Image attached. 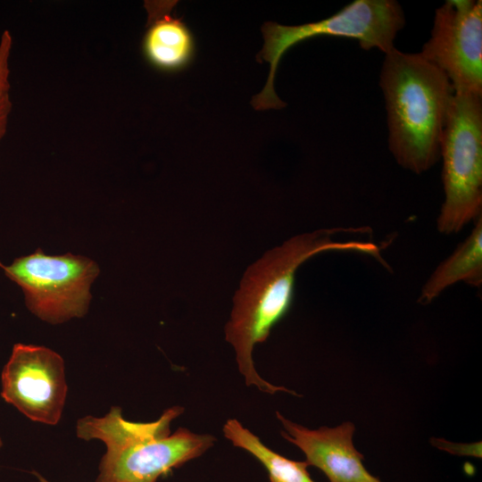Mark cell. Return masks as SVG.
<instances>
[{
  "label": "cell",
  "mask_w": 482,
  "mask_h": 482,
  "mask_svg": "<svg viewBox=\"0 0 482 482\" xmlns=\"http://www.w3.org/2000/svg\"><path fill=\"white\" fill-rule=\"evenodd\" d=\"M353 229H324L295 236L281 245L266 252L249 266L233 297L230 319L225 326V337L234 348L236 361L245 385L273 395L286 392L260 376L253 360L257 344L266 341L272 328L288 312L293 298L295 272L307 260L325 252H355L384 263L380 247L373 242L340 241L336 236Z\"/></svg>",
  "instance_id": "obj_1"
},
{
  "label": "cell",
  "mask_w": 482,
  "mask_h": 482,
  "mask_svg": "<svg viewBox=\"0 0 482 482\" xmlns=\"http://www.w3.org/2000/svg\"><path fill=\"white\" fill-rule=\"evenodd\" d=\"M282 436L297 446L309 466L320 469L330 482H381L362 463L363 455L354 447V425L345 421L337 427L310 429L276 412Z\"/></svg>",
  "instance_id": "obj_9"
},
{
  "label": "cell",
  "mask_w": 482,
  "mask_h": 482,
  "mask_svg": "<svg viewBox=\"0 0 482 482\" xmlns=\"http://www.w3.org/2000/svg\"><path fill=\"white\" fill-rule=\"evenodd\" d=\"M2 445H3V441H2V439L0 437V448L2 447Z\"/></svg>",
  "instance_id": "obj_16"
},
{
  "label": "cell",
  "mask_w": 482,
  "mask_h": 482,
  "mask_svg": "<svg viewBox=\"0 0 482 482\" xmlns=\"http://www.w3.org/2000/svg\"><path fill=\"white\" fill-rule=\"evenodd\" d=\"M1 396L32 421L56 425L68 386L64 361L42 345L17 343L3 368Z\"/></svg>",
  "instance_id": "obj_8"
},
{
  "label": "cell",
  "mask_w": 482,
  "mask_h": 482,
  "mask_svg": "<svg viewBox=\"0 0 482 482\" xmlns=\"http://www.w3.org/2000/svg\"><path fill=\"white\" fill-rule=\"evenodd\" d=\"M35 475L37 477V482H50L49 480H47L46 478H45L38 473H35Z\"/></svg>",
  "instance_id": "obj_15"
},
{
  "label": "cell",
  "mask_w": 482,
  "mask_h": 482,
  "mask_svg": "<svg viewBox=\"0 0 482 482\" xmlns=\"http://www.w3.org/2000/svg\"><path fill=\"white\" fill-rule=\"evenodd\" d=\"M178 1H146V30L141 50L146 62L154 70L174 73L187 68L195 59V39L182 20L171 13Z\"/></svg>",
  "instance_id": "obj_10"
},
{
  "label": "cell",
  "mask_w": 482,
  "mask_h": 482,
  "mask_svg": "<svg viewBox=\"0 0 482 482\" xmlns=\"http://www.w3.org/2000/svg\"><path fill=\"white\" fill-rule=\"evenodd\" d=\"M404 25L403 11L395 0H354L326 19L296 26L265 22L262 27L264 43L256 59L267 62L270 72L263 89L252 99L253 107L266 111L286 106L273 82L281 57L295 45L318 36H332L355 39L364 50L377 48L386 54L395 48V37Z\"/></svg>",
  "instance_id": "obj_4"
},
{
  "label": "cell",
  "mask_w": 482,
  "mask_h": 482,
  "mask_svg": "<svg viewBox=\"0 0 482 482\" xmlns=\"http://www.w3.org/2000/svg\"><path fill=\"white\" fill-rule=\"evenodd\" d=\"M0 267L21 287L28 310L54 325L87 313L91 287L100 273L98 264L88 257L49 255L39 248Z\"/></svg>",
  "instance_id": "obj_6"
},
{
  "label": "cell",
  "mask_w": 482,
  "mask_h": 482,
  "mask_svg": "<svg viewBox=\"0 0 482 482\" xmlns=\"http://www.w3.org/2000/svg\"><path fill=\"white\" fill-rule=\"evenodd\" d=\"M184 410L174 405L156 420L134 422L123 418L120 407L112 406L104 417L79 419L77 436L98 439L106 446L96 482H157L172 469L206 453L216 442L212 435L182 427L170 432L171 422Z\"/></svg>",
  "instance_id": "obj_3"
},
{
  "label": "cell",
  "mask_w": 482,
  "mask_h": 482,
  "mask_svg": "<svg viewBox=\"0 0 482 482\" xmlns=\"http://www.w3.org/2000/svg\"><path fill=\"white\" fill-rule=\"evenodd\" d=\"M445 201L437 229L459 232L482 212V94L454 91L440 140Z\"/></svg>",
  "instance_id": "obj_5"
},
{
  "label": "cell",
  "mask_w": 482,
  "mask_h": 482,
  "mask_svg": "<svg viewBox=\"0 0 482 482\" xmlns=\"http://www.w3.org/2000/svg\"><path fill=\"white\" fill-rule=\"evenodd\" d=\"M12 48V37L4 30L0 37V93L10 92V56Z\"/></svg>",
  "instance_id": "obj_13"
},
{
  "label": "cell",
  "mask_w": 482,
  "mask_h": 482,
  "mask_svg": "<svg viewBox=\"0 0 482 482\" xmlns=\"http://www.w3.org/2000/svg\"><path fill=\"white\" fill-rule=\"evenodd\" d=\"M12 108L10 92L0 93V141L6 133Z\"/></svg>",
  "instance_id": "obj_14"
},
{
  "label": "cell",
  "mask_w": 482,
  "mask_h": 482,
  "mask_svg": "<svg viewBox=\"0 0 482 482\" xmlns=\"http://www.w3.org/2000/svg\"><path fill=\"white\" fill-rule=\"evenodd\" d=\"M420 54L447 76L453 91L482 94V1H445Z\"/></svg>",
  "instance_id": "obj_7"
},
{
  "label": "cell",
  "mask_w": 482,
  "mask_h": 482,
  "mask_svg": "<svg viewBox=\"0 0 482 482\" xmlns=\"http://www.w3.org/2000/svg\"><path fill=\"white\" fill-rule=\"evenodd\" d=\"M222 431L234 446L246 451L262 463L270 482H315L306 461H293L274 452L237 419L227 420Z\"/></svg>",
  "instance_id": "obj_12"
},
{
  "label": "cell",
  "mask_w": 482,
  "mask_h": 482,
  "mask_svg": "<svg viewBox=\"0 0 482 482\" xmlns=\"http://www.w3.org/2000/svg\"><path fill=\"white\" fill-rule=\"evenodd\" d=\"M473 287L482 283V216L454 253L443 262L432 273L421 289L420 302L428 303L444 290L457 282Z\"/></svg>",
  "instance_id": "obj_11"
},
{
  "label": "cell",
  "mask_w": 482,
  "mask_h": 482,
  "mask_svg": "<svg viewBox=\"0 0 482 482\" xmlns=\"http://www.w3.org/2000/svg\"><path fill=\"white\" fill-rule=\"evenodd\" d=\"M388 147L403 168L420 174L440 158V140L453 96L447 76L420 53L395 47L385 54L379 75Z\"/></svg>",
  "instance_id": "obj_2"
}]
</instances>
